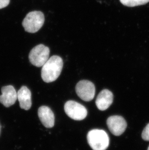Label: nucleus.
Wrapping results in <instances>:
<instances>
[{
    "label": "nucleus",
    "mask_w": 149,
    "mask_h": 150,
    "mask_svg": "<svg viewBox=\"0 0 149 150\" xmlns=\"http://www.w3.org/2000/svg\"><path fill=\"white\" fill-rule=\"evenodd\" d=\"M0 95V103L6 108H9L15 103L17 99V92L12 86H3Z\"/></svg>",
    "instance_id": "obj_8"
},
{
    "label": "nucleus",
    "mask_w": 149,
    "mask_h": 150,
    "mask_svg": "<svg viewBox=\"0 0 149 150\" xmlns=\"http://www.w3.org/2000/svg\"><path fill=\"white\" fill-rule=\"evenodd\" d=\"M38 115L40 120L45 127L48 128L53 127L55 117L53 112L50 108L46 106L40 107L38 109Z\"/></svg>",
    "instance_id": "obj_10"
},
{
    "label": "nucleus",
    "mask_w": 149,
    "mask_h": 150,
    "mask_svg": "<svg viewBox=\"0 0 149 150\" xmlns=\"http://www.w3.org/2000/svg\"><path fill=\"white\" fill-rule=\"evenodd\" d=\"M17 99L21 108L28 110L32 106V94L31 91L26 86H21L17 92Z\"/></svg>",
    "instance_id": "obj_11"
},
{
    "label": "nucleus",
    "mask_w": 149,
    "mask_h": 150,
    "mask_svg": "<svg viewBox=\"0 0 149 150\" xmlns=\"http://www.w3.org/2000/svg\"><path fill=\"white\" fill-rule=\"evenodd\" d=\"M63 64L62 58L58 55H53L48 58L41 70L43 80L46 83L55 81L62 72Z\"/></svg>",
    "instance_id": "obj_1"
},
{
    "label": "nucleus",
    "mask_w": 149,
    "mask_h": 150,
    "mask_svg": "<svg viewBox=\"0 0 149 150\" xmlns=\"http://www.w3.org/2000/svg\"><path fill=\"white\" fill-rule=\"evenodd\" d=\"M142 138L144 140L149 141V123L147 125L142 133Z\"/></svg>",
    "instance_id": "obj_13"
},
{
    "label": "nucleus",
    "mask_w": 149,
    "mask_h": 150,
    "mask_svg": "<svg viewBox=\"0 0 149 150\" xmlns=\"http://www.w3.org/2000/svg\"><path fill=\"white\" fill-rule=\"evenodd\" d=\"M113 100L112 93L108 89H103L97 96L96 100V105L100 110H105L111 105Z\"/></svg>",
    "instance_id": "obj_9"
},
{
    "label": "nucleus",
    "mask_w": 149,
    "mask_h": 150,
    "mask_svg": "<svg viewBox=\"0 0 149 150\" xmlns=\"http://www.w3.org/2000/svg\"><path fill=\"white\" fill-rule=\"evenodd\" d=\"M124 6L129 7H134L146 4L149 2V0H119Z\"/></svg>",
    "instance_id": "obj_12"
},
{
    "label": "nucleus",
    "mask_w": 149,
    "mask_h": 150,
    "mask_svg": "<svg viewBox=\"0 0 149 150\" xmlns=\"http://www.w3.org/2000/svg\"><path fill=\"white\" fill-rule=\"evenodd\" d=\"M64 109L68 116L74 120H82L87 115L86 108L74 100H68L66 102Z\"/></svg>",
    "instance_id": "obj_5"
},
{
    "label": "nucleus",
    "mask_w": 149,
    "mask_h": 150,
    "mask_svg": "<svg viewBox=\"0 0 149 150\" xmlns=\"http://www.w3.org/2000/svg\"><path fill=\"white\" fill-rule=\"evenodd\" d=\"M50 50L43 44H39L32 49L29 55L31 64L37 67H42L49 58Z\"/></svg>",
    "instance_id": "obj_4"
},
{
    "label": "nucleus",
    "mask_w": 149,
    "mask_h": 150,
    "mask_svg": "<svg viewBox=\"0 0 149 150\" xmlns=\"http://www.w3.org/2000/svg\"><path fill=\"white\" fill-rule=\"evenodd\" d=\"M148 150H149V147H148Z\"/></svg>",
    "instance_id": "obj_15"
},
{
    "label": "nucleus",
    "mask_w": 149,
    "mask_h": 150,
    "mask_svg": "<svg viewBox=\"0 0 149 150\" xmlns=\"http://www.w3.org/2000/svg\"><path fill=\"white\" fill-rule=\"evenodd\" d=\"M107 125L111 133L119 136L124 133L127 127L125 119L120 116H112L107 119Z\"/></svg>",
    "instance_id": "obj_7"
},
{
    "label": "nucleus",
    "mask_w": 149,
    "mask_h": 150,
    "mask_svg": "<svg viewBox=\"0 0 149 150\" xmlns=\"http://www.w3.org/2000/svg\"><path fill=\"white\" fill-rule=\"evenodd\" d=\"M88 142L93 150H105L110 144L108 134L103 130L93 129L87 136Z\"/></svg>",
    "instance_id": "obj_2"
},
{
    "label": "nucleus",
    "mask_w": 149,
    "mask_h": 150,
    "mask_svg": "<svg viewBox=\"0 0 149 150\" xmlns=\"http://www.w3.org/2000/svg\"></svg>",
    "instance_id": "obj_16"
},
{
    "label": "nucleus",
    "mask_w": 149,
    "mask_h": 150,
    "mask_svg": "<svg viewBox=\"0 0 149 150\" xmlns=\"http://www.w3.org/2000/svg\"><path fill=\"white\" fill-rule=\"evenodd\" d=\"M45 22V16L43 13L39 11L30 12L27 14L23 21V27L25 31L30 33H35L41 29Z\"/></svg>",
    "instance_id": "obj_3"
},
{
    "label": "nucleus",
    "mask_w": 149,
    "mask_h": 150,
    "mask_svg": "<svg viewBox=\"0 0 149 150\" xmlns=\"http://www.w3.org/2000/svg\"><path fill=\"white\" fill-rule=\"evenodd\" d=\"M10 3V0H0V9L6 7Z\"/></svg>",
    "instance_id": "obj_14"
},
{
    "label": "nucleus",
    "mask_w": 149,
    "mask_h": 150,
    "mask_svg": "<svg viewBox=\"0 0 149 150\" xmlns=\"http://www.w3.org/2000/svg\"><path fill=\"white\" fill-rule=\"evenodd\" d=\"M76 93L82 100L89 102L94 98L96 88L94 84L88 80H82L76 86Z\"/></svg>",
    "instance_id": "obj_6"
}]
</instances>
